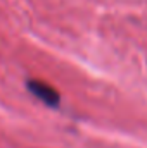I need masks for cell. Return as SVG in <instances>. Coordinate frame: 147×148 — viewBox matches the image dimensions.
<instances>
[{"label":"cell","instance_id":"obj_1","mask_svg":"<svg viewBox=\"0 0 147 148\" xmlns=\"http://www.w3.org/2000/svg\"><path fill=\"white\" fill-rule=\"evenodd\" d=\"M28 88H30V91L33 95H37L43 103H47L50 107L59 105V93L52 86H49V84H45L42 81H30L28 83Z\"/></svg>","mask_w":147,"mask_h":148}]
</instances>
